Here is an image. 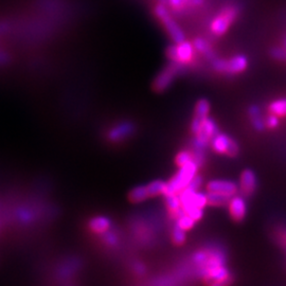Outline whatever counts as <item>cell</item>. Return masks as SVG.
Segmentation results:
<instances>
[{
  "mask_svg": "<svg viewBox=\"0 0 286 286\" xmlns=\"http://www.w3.org/2000/svg\"><path fill=\"white\" fill-rule=\"evenodd\" d=\"M88 228L93 234L103 235L112 229V221L104 216L94 217L89 221Z\"/></svg>",
  "mask_w": 286,
  "mask_h": 286,
  "instance_id": "13",
  "label": "cell"
},
{
  "mask_svg": "<svg viewBox=\"0 0 286 286\" xmlns=\"http://www.w3.org/2000/svg\"><path fill=\"white\" fill-rule=\"evenodd\" d=\"M154 13L161 23V26L163 27L165 32L168 33V35L173 40L174 43H181L186 40L183 29L175 21L172 16L173 13H171V11L166 7L165 4L159 3L155 6Z\"/></svg>",
  "mask_w": 286,
  "mask_h": 286,
  "instance_id": "3",
  "label": "cell"
},
{
  "mask_svg": "<svg viewBox=\"0 0 286 286\" xmlns=\"http://www.w3.org/2000/svg\"><path fill=\"white\" fill-rule=\"evenodd\" d=\"M207 197H208V206L213 208L227 207L229 199L231 198L227 195L214 193V192H207Z\"/></svg>",
  "mask_w": 286,
  "mask_h": 286,
  "instance_id": "17",
  "label": "cell"
},
{
  "mask_svg": "<svg viewBox=\"0 0 286 286\" xmlns=\"http://www.w3.org/2000/svg\"><path fill=\"white\" fill-rule=\"evenodd\" d=\"M187 231L183 230L178 227L176 224H174L172 231H171V240L172 243L176 246H183L187 241Z\"/></svg>",
  "mask_w": 286,
  "mask_h": 286,
  "instance_id": "22",
  "label": "cell"
},
{
  "mask_svg": "<svg viewBox=\"0 0 286 286\" xmlns=\"http://www.w3.org/2000/svg\"><path fill=\"white\" fill-rule=\"evenodd\" d=\"M181 70H182V67L171 63L170 65L166 66L162 71H160L157 78L155 79L153 83V88L157 92H161V91H164L165 89H168L172 85V83L176 79L177 75L181 73Z\"/></svg>",
  "mask_w": 286,
  "mask_h": 286,
  "instance_id": "7",
  "label": "cell"
},
{
  "mask_svg": "<svg viewBox=\"0 0 286 286\" xmlns=\"http://www.w3.org/2000/svg\"><path fill=\"white\" fill-rule=\"evenodd\" d=\"M268 114L278 118L286 117V99H278L268 105Z\"/></svg>",
  "mask_w": 286,
  "mask_h": 286,
  "instance_id": "18",
  "label": "cell"
},
{
  "mask_svg": "<svg viewBox=\"0 0 286 286\" xmlns=\"http://www.w3.org/2000/svg\"><path fill=\"white\" fill-rule=\"evenodd\" d=\"M238 13V8L228 5L222 8L209 23V32L216 38H222L233 26Z\"/></svg>",
  "mask_w": 286,
  "mask_h": 286,
  "instance_id": "2",
  "label": "cell"
},
{
  "mask_svg": "<svg viewBox=\"0 0 286 286\" xmlns=\"http://www.w3.org/2000/svg\"><path fill=\"white\" fill-rule=\"evenodd\" d=\"M198 171L199 165L195 160L190 161L184 166L178 168V171L166 182L165 194H180L198 175Z\"/></svg>",
  "mask_w": 286,
  "mask_h": 286,
  "instance_id": "1",
  "label": "cell"
},
{
  "mask_svg": "<svg viewBox=\"0 0 286 286\" xmlns=\"http://www.w3.org/2000/svg\"><path fill=\"white\" fill-rule=\"evenodd\" d=\"M134 133V125L130 122H121L113 126L109 133H107V139L112 142H122L128 139Z\"/></svg>",
  "mask_w": 286,
  "mask_h": 286,
  "instance_id": "11",
  "label": "cell"
},
{
  "mask_svg": "<svg viewBox=\"0 0 286 286\" xmlns=\"http://www.w3.org/2000/svg\"><path fill=\"white\" fill-rule=\"evenodd\" d=\"M211 150L219 155H226L228 157H235L240 153L237 142L228 135L218 133L210 142Z\"/></svg>",
  "mask_w": 286,
  "mask_h": 286,
  "instance_id": "6",
  "label": "cell"
},
{
  "mask_svg": "<svg viewBox=\"0 0 286 286\" xmlns=\"http://www.w3.org/2000/svg\"><path fill=\"white\" fill-rule=\"evenodd\" d=\"M194 160V153L193 150H182L176 154V156L174 158V163L176 164L177 168H181L185 164L189 163L190 161Z\"/></svg>",
  "mask_w": 286,
  "mask_h": 286,
  "instance_id": "20",
  "label": "cell"
},
{
  "mask_svg": "<svg viewBox=\"0 0 286 286\" xmlns=\"http://www.w3.org/2000/svg\"><path fill=\"white\" fill-rule=\"evenodd\" d=\"M210 110H211V106H210L209 101L207 99H199L197 103L195 104L193 117H198V118L209 117Z\"/></svg>",
  "mask_w": 286,
  "mask_h": 286,
  "instance_id": "21",
  "label": "cell"
},
{
  "mask_svg": "<svg viewBox=\"0 0 286 286\" xmlns=\"http://www.w3.org/2000/svg\"><path fill=\"white\" fill-rule=\"evenodd\" d=\"M231 284V281H216L208 284V286H230Z\"/></svg>",
  "mask_w": 286,
  "mask_h": 286,
  "instance_id": "27",
  "label": "cell"
},
{
  "mask_svg": "<svg viewBox=\"0 0 286 286\" xmlns=\"http://www.w3.org/2000/svg\"><path fill=\"white\" fill-rule=\"evenodd\" d=\"M238 192H240L245 197L253 196L258 189V178L256 173L250 170L246 169L240 174L238 178Z\"/></svg>",
  "mask_w": 286,
  "mask_h": 286,
  "instance_id": "8",
  "label": "cell"
},
{
  "mask_svg": "<svg viewBox=\"0 0 286 286\" xmlns=\"http://www.w3.org/2000/svg\"><path fill=\"white\" fill-rule=\"evenodd\" d=\"M102 238H103V241L104 243L107 245V246H110V247H114L118 244V237L117 235L114 233V232H111V230L109 232H106L105 234L102 235Z\"/></svg>",
  "mask_w": 286,
  "mask_h": 286,
  "instance_id": "24",
  "label": "cell"
},
{
  "mask_svg": "<svg viewBox=\"0 0 286 286\" xmlns=\"http://www.w3.org/2000/svg\"><path fill=\"white\" fill-rule=\"evenodd\" d=\"M249 116H250V121H252L253 126L257 130L261 132V130H263L265 128V120L263 118H262L258 107H256V106L250 107Z\"/></svg>",
  "mask_w": 286,
  "mask_h": 286,
  "instance_id": "19",
  "label": "cell"
},
{
  "mask_svg": "<svg viewBox=\"0 0 286 286\" xmlns=\"http://www.w3.org/2000/svg\"><path fill=\"white\" fill-rule=\"evenodd\" d=\"M163 198H164L166 210L169 212V216L174 221L185 213L180 194H165Z\"/></svg>",
  "mask_w": 286,
  "mask_h": 286,
  "instance_id": "12",
  "label": "cell"
},
{
  "mask_svg": "<svg viewBox=\"0 0 286 286\" xmlns=\"http://www.w3.org/2000/svg\"><path fill=\"white\" fill-rule=\"evenodd\" d=\"M196 50L192 42L187 40L181 43H174L166 50V56L171 61V63L176 64L180 67L191 65L195 59Z\"/></svg>",
  "mask_w": 286,
  "mask_h": 286,
  "instance_id": "5",
  "label": "cell"
},
{
  "mask_svg": "<svg viewBox=\"0 0 286 286\" xmlns=\"http://www.w3.org/2000/svg\"><path fill=\"white\" fill-rule=\"evenodd\" d=\"M279 124H280L279 118L277 116L268 114L267 118L265 119V127H267L269 129H275L279 126Z\"/></svg>",
  "mask_w": 286,
  "mask_h": 286,
  "instance_id": "25",
  "label": "cell"
},
{
  "mask_svg": "<svg viewBox=\"0 0 286 286\" xmlns=\"http://www.w3.org/2000/svg\"><path fill=\"white\" fill-rule=\"evenodd\" d=\"M245 198V196L237 193L229 199L227 205L231 220L236 223L243 222L247 216V202Z\"/></svg>",
  "mask_w": 286,
  "mask_h": 286,
  "instance_id": "10",
  "label": "cell"
},
{
  "mask_svg": "<svg viewBox=\"0 0 286 286\" xmlns=\"http://www.w3.org/2000/svg\"><path fill=\"white\" fill-rule=\"evenodd\" d=\"M127 198L130 202H132V204H140V202H143V201L150 199L147 185H141V186L134 187L128 192Z\"/></svg>",
  "mask_w": 286,
  "mask_h": 286,
  "instance_id": "15",
  "label": "cell"
},
{
  "mask_svg": "<svg viewBox=\"0 0 286 286\" xmlns=\"http://www.w3.org/2000/svg\"><path fill=\"white\" fill-rule=\"evenodd\" d=\"M276 238L278 243L284 248L286 249V227H282L279 228L276 232Z\"/></svg>",
  "mask_w": 286,
  "mask_h": 286,
  "instance_id": "26",
  "label": "cell"
},
{
  "mask_svg": "<svg viewBox=\"0 0 286 286\" xmlns=\"http://www.w3.org/2000/svg\"><path fill=\"white\" fill-rule=\"evenodd\" d=\"M213 70L225 76L241 75L248 67V58L244 54H235L228 58L216 57L211 62Z\"/></svg>",
  "mask_w": 286,
  "mask_h": 286,
  "instance_id": "4",
  "label": "cell"
},
{
  "mask_svg": "<svg viewBox=\"0 0 286 286\" xmlns=\"http://www.w3.org/2000/svg\"><path fill=\"white\" fill-rule=\"evenodd\" d=\"M196 223L197 222L194 219H192L186 213H184L183 216H181L180 218H177L175 220V224L185 231H190L191 229H193L195 227Z\"/></svg>",
  "mask_w": 286,
  "mask_h": 286,
  "instance_id": "23",
  "label": "cell"
},
{
  "mask_svg": "<svg viewBox=\"0 0 286 286\" xmlns=\"http://www.w3.org/2000/svg\"><path fill=\"white\" fill-rule=\"evenodd\" d=\"M206 192L220 193L232 197L238 193V185L230 180H212L206 184Z\"/></svg>",
  "mask_w": 286,
  "mask_h": 286,
  "instance_id": "9",
  "label": "cell"
},
{
  "mask_svg": "<svg viewBox=\"0 0 286 286\" xmlns=\"http://www.w3.org/2000/svg\"><path fill=\"white\" fill-rule=\"evenodd\" d=\"M147 188L149 191L150 198H154L157 196H163L166 193V182L161 180L153 181L147 184Z\"/></svg>",
  "mask_w": 286,
  "mask_h": 286,
  "instance_id": "16",
  "label": "cell"
},
{
  "mask_svg": "<svg viewBox=\"0 0 286 286\" xmlns=\"http://www.w3.org/2000/svg\"><path fill=\"white\" fill-rule=\"evenodd\" d=\"M193 45H194V48H195V50L196 52L201 55V56H204L206 57L207 59H209L210 62H212L214 58L217 57L216 53H214V50H213V48L209 45V43L204 40V39H196L194 40L193 42Z\"/></svg>",
  "mask_w": 286,
  "mask_h": 286,
  "instance_id": "14",
  "label": "cell"
}]
</instances>
